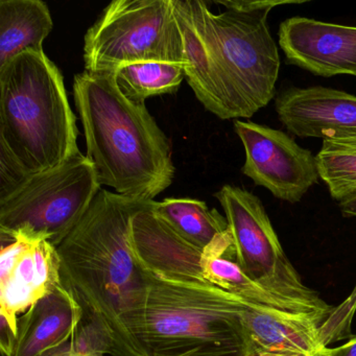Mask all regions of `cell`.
<instances>
[{
	"label": "cell",
	"instance_id": "cell-10",
	"mask_svg": "<svg viewBox=\"0 0 356 356\" xmlns=\"http://www.w3.org/2000/svg\"><path fill=\"white\" fill-rule=\"evenodd\" d=\"M62 284L57 248L47 241L1 243L0 318L17 330L18 318Z\"/></svg>",
	"mask_w": 356,
	"mask_h": 356
},
{
	"label": "cell",
	"instance_id": "cell-13",
	"mask_svg": "<svg viewBox=\"0 0 356 356\" xmlns=\"http://www.w3.org/2000/svg\"><path fill=\"white\" fill-rule=\"evenodd\" d=\"M279 44L286 63L316 76H356V28L291 17L279 26Z\"/></svg>",
	"mask_w": 356,
	"mask_h": 356
},
{
	"label": "cell",
	"instance_id": "cell-1",
	"mask_svg": "<svg viewBox=\"0 0 356 356\" xmlns=\"http://www.w3.org/2000/svg\"><path fill=\"white\" fill-rule=\"evenodd\" d=\"M155 201L101 189L57 248L64 286L108 335L115 356H147L140 343L147 279L130 243L131 220Z\"/></svg>",
	"mask_w": 356,
	"mask_h": 356
},
{
	"label": "cell",
	"instance_id": "cell-7",
	"mask_svg": "<svg viewBox=\"0 0 356 356\" xmlns=\"http://www.w3.org/2000/svg\"><path fill=\"white\" fill-rule=\"evenodd\" d=\"M101 187L95 165L80 153L53 170L32 175L15 193L0 200V230L58 248Z\"/></svg>",
	"mask_w": 356,
	"mask_h": 356
},
{
	"label": "cell",
	"instance_id": "cell-8",
	"mask_svg": "<svg viewBox=\"0 0 356 356\" xmlns=\"http://www.w3.org/2000/svg\"><path fill=\"white\" fill-rule=\"evenodd\" d=\"M214 197L224 209L232 235L235 261L241 270L270 293L324 321L332 306L302 282L283 251L259 197L232 185H225Z\"/></svg>",
	"mask_w": 356,
	"mask_h": 356
},
{
	"label": "cell",
	"instance_id": "cell-24",
	"mask_svg": "<svg viewBox=\"0 0 356 356\" xmlns=\"http://www.w3.org/2000/svg\"><path fill=\"white\" fill-rule=\"evenodd\" d=\"M328 356H356V337L337 348H329Z\"/></svg>",
	"mask_w": 356,
	"mask_h": 356
},
{
	"label": "cell",
	"instance_id": "cell-22",
	"mask_svg": "<svg viewBox=\"0 0 356 356\" xmlns=\"http://www.w3.org/2000/svg\"><path fill=\"white\" fill-rule=\"evenodd\" d=\"M32 175L3 147H0V200L10 197Z\"/></svg>",
	"mask_w": 356,
	"mask_h": 356
},
{
	"label": "cell",
	"instance_id": "cell-27",
	"mask_svg": "<svg viewBox=\"0 0 356 356\" xmlns=\"http://www.w3.org/2000/svg\"><path fill=\"white\" fill-rule=\"evenodd\" d=\"M44 356H99L93 355V354L81 353V352L70 351V350H59V351L53 352Z\"/></svg>",
	"mask_w": 356,
	"mask_h": 356
},
{
	"label": "cell",
	"instance_id": "cell-4",
	"mask_svg": "<svg viewBox=\"0 0 356 356\" xmlns=\"http://www.w3.org/2000/svg\"><path fill=\"white\" fill-rule=\"evenodd\" d=\"M145 275L140 343L147 356L248 355L243 312L249 304L212 284Z\"/></svg>",
	"mask_w": 356,
	"mask_h": 356
},
{
	"label": "cell",
	"instance_id": "cell-2",
	"mask_svg": "<svg viewBox=\"0 0 356 356\" xmlns=\"http://www.w3.org/2000/svg\"><path fill=\"white\" fill-rule=\"evenodd\" d=\"M74 97L84 127L86 157L101 186L131 199L154 201L176 175L170 139L145 104L129 101L115 72H84L74 78Z\"/></svg>",
	"mask_w": 356,
	"mask_h": 356
},
{
	"label": "cell",
	"instance_id": "cell-18",
	"mask_svg": "<svg viewBox=\"0 0 356 356\" xmlns=\"http://www.w3.org/2000/svg\"><path fill=\"white\" fill-rule=\"evenodd\" d=\"M53 28L51 11L41 0H1L0 68L26 51H44Z\"/></svg>",
	"mask_w": 356,
	"mask_h": 356
},
{
	"label": "cell",
	"instance_id": "cell-19",
	"mask_svg": "<svg viewBox=\"0 0 356 356\" xmlns=\"http://www.w3.org/2000/svg\"><path fill=\"white\" fill-rule=\"evenodd\" d=\"M203 268L204 276L210 284L239 298L250 306L312 316L323 322V320L314 318L297 304L270 293L260 283L250 278L235 261L234 252L225 255H205Z\"/></svg>",
	"mask_w": 356,
	"mask_h": 356
},
{
	"label": "cell",
	"instance_id": "cell-28",
	"mask_svg": "<svg viewBox=\"0 0 356 356\" xmlns=\"http://www.w3.org/2000/svg\"><path fill=\"white\" fill-rule=\"evenodd\" d=\"M337 143L346 145V147H351V149H356V137H354V138L343 139V140H339L337 141Z\"/></svg>",
	"mask_w": 356,
	"mask_h": 356
},
{
	"label": "cell",
	"instance_id": "cell-11",
	"mask_svg": "<svg viewBox=\"0 0 356 356\" xmlns=\"http://www.w3.org/2000/svg\"><path fill=\"white\" fill-rule=\"evenodd\" d=\"M182 36L185 79L206 110L220 120L238 118L206 17L207 1L172 0Z\"/></svg>",
	"mask_w": 356,
	"mask_h": 356
},
{
	"label": "cell",
	"instance_id": "cell-12",
	"mask_svg": "<svg viewBox=\"0 0 356 356\" xmlns=\"http://www.w3.org/2000/svg\"><path fill=\"white\" fill-rule=\"evenodd\" d=\"M155 203L131 220V248L140 268L172 282L210 284L204 276L205 253L164 220L154 210Z\"/></svg>",
	"mask_w": 356,
	"mask_h": 356
},
{
	"label": "cell",
	"instance_id": "cell-14",
	"mask_svg": "<svg viewBox=\"0 0 356 356\" xmlns=\"http://www.w3.org/2000/svg\"><path fill=\"white\" fill-rule=\"evenodd\" d=\"M279 120L300 138L339 141L356 137V97L325 87L281 91L275 102Z\"/></svg>",
	"mask_w": 356,
	"mask_h": 356
},
{
	"label": "cell",
	"instance_id": "cell-15",
	"mask_svg": "<svg viewBox=\"0 0 356 356\" xmlns=\"http://www.w3.org/2000/svg\"><path fill=\"white\" fill-rule=\"evenodd\" d=\"M84 310L62 283L18 318L13 356H44L72 341Z\"/></svg>",
	"mask_w": 356,
	"mask_h": 356
},
{
	"label": "cell",
	"instance_id": "cell-6",
	"mask_svg": "<svg viewBox=\"0 0 356 356\" xmlns=\"http://www.w3.org/2000/svg\"><path fill=\"white\" fill-rule=\"evenodd\" d=\"M85 70L113 72L127 64H186L172 0H114L84 38Z\"/></svg>",
	"mask_w": 356,
	"mask_h": 356
},
{
	"label": "cell",
	"instance_id": "cell-5",
	"mask_svg": "<svg viewBox=\"0 0 356 356\" xmlns=\"http://www.w3.org/2000/svg\"><path fill=\"white\" fill-rule=\"evenodd\" d=\"M302 3L216 1L226 8L218 14L208 3L206 17L238 118H252L272 101L276 91L280 57L268 30V14L277 6Z\"/></svg>",
	"mask_w": 356,
	"mask_h": 356
},
{
	"label": "cell",
	"instance_id": "cell-9",
	"mask_svg": "<svg viewBox=\"0 0 356 356\" xmlns=\"http://www.w3.org/2000/svg\"><path fill=\"white\" fill-rule=\"evenodd\" d=\"M245 147L243 174L277 199L301 201L320 178L316 158L282 131L252 122H234Z\"/></svg>",
	"mask_w": 356,
	"mask_h": 356
},
{
	"label": "cell",
	"instance_id": "cell-17",
	"mask_svg": "<svg viewBox=\"0 0 356 356\" xmlns=\"http://www.w3.org/2000/svg\"><path fill=\"white\" fill-rule=\"evenodd\" d=\"M154 210L183 238L206 255H224L234 250L226 216L205 202L191 197H166Z\"/></svg>",
	"mask_w": 356,
	"mask_h": 356
},
{
	"label": "cell",
	"instance_id": "cell-20",
	"mask_svg": "<svg viewBox=\"0 0 356 356\" xmlns=\"http://www.w3.org/2000/svg\"><path fill=\"white\" fill-rule=\"evenodd\" d=\"M186 64L172 62H139L127 64L115 72L122 95L135 104L149 97L172 95L185 79Z\"/></svg>",
	"mask_w": 356,
	"mask_h": 356
},
{
	"label": "cell",
	"instance_id": "cell-16",
	"mask_svg": "<svg viewBox=\"0 0 356 356\" xmlns=\"http://www.w3.org/2000/svg\"><path fill=\"white\" fill-rule=\"evenodd\" d=\"M323 322L312 316L249 306L243 312L248 354L264 350L326 355L329 343L322 329Z\"/></svg>",
	"mask_w": 356,
	"mask_h": 356
},
{
	"label": "cell",
	"instance_id": "cell-26",
	"mask_svg": "<svg viewBox=\"0 0 356 356\" xmlns=\"http://www.w3.org/2000/svg\"><path fill=\"white\" fill-rule=\"evenodd\" d=\"M329 351V350H328ZM247 356H307L303 355V354H296V353H285V352H272V351H264V350H256V351L250 352ZM321 356H328V353L326 355Z\"/></svg>",
	"mask_w": 356,
	"mask_h": 356
},
{
	"label": "cell",
	"instance_id": "cell-21",
	"mask_svg": "<svg viewBox=\"0 0 356 356\" xmlns=\"http://www.w3.org/2000/svg\"><path fill=\"white\" fill-rule=\"evenodd\" d=\"M316 158L320 178L333 199L339 202L356 191V149L337 141H323Z\"/></svg>",
	"mask_w": 356,
	"mask_h": 356
},
{
	"label": "cell",
	"instance_id": "cell-23",
	"mask_svg": "<svg viewBox=\"0 0 356 356\" xmlns=\"http://www.w3.org/2000/svg\"><path fill=\"white\" fill-rule=\"evenodd\" d=\"M17 345V330L0 318V351L3 356H13Z\"/></svg>",
	"mask_w": 356,
	"mask_h": 356
},
{
	"label": "cell",
	"instance_id": "cell-3",
	"mask_svg": "<svg viewBox=\"0 0 356 356\" xmlns=\"http://www.w3.org/2000/svg\"><path fill=\"white\" fill-rule=\"evenodd\" d=\"M63 76L44 51H26L0 68V147L31 175L81 153Z\"/></svg>",
	"mask_w": 356,
	"mask_h": 356
},
{
	"label": "cell",
	"instance_id": "cell-25",
	"mask_svg": "<svg viewBox=\"0 0 356 356\" xmlns=\"http://www.w3.org/2000/svg\"><path fill=\"white\" fill-rule=\"evenodd\" d=\"M339 206L343 216L356 218V191L341 200Z\"/></svg>",
	"mask_w": 356,
	"mask_h": 356
}]
</instances>
